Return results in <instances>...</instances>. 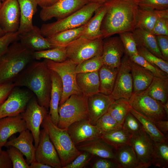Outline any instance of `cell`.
I'll return each instance as SVG.
<instances>
[{"instance_id":"1","label":"cell","mask_w":168,"mask_h":168,"mask_svg":"<svg viewBox=\"0 0 168 168\" xmlns=\"http://www.w3.org/2000/svg\"><path fill=\"white\" fill-rule=\"evenodd\" d=\"M105 13L101 26L103 39L136 28L139 7L133 0H110L104 4Z\"/></svg>"},{"instance_id":"2","label":"cell","mask_w":168,"mask_h":168,"mask_svg":"<svg viewBox=\"0 0 168 168\" xmlns=\"http://www.w3.org/2000/svg\"><path fill=\"white\" fill-rule=\"evenodd\" d=\"M15 86H24L36 96L39 104L49 109L52 87L51 70L43 61H33L15 79Z\"/></svg>"},{"instance_id":"3","label":"cell","mask_w":168,"mask_h":168,"mask_svg":"<svg viewBox=\"0 0 168 168\" xmlns=\"http://www.w3.org/2000/svg\"><path fill=\"white\" fill-rule=\"evenodd\" d=\"M33 52L20 42L12 43L0 58V85L13 82L34 60Z\"/></svg>"},{"instance_id":"4","label":"cell","mask_w":168,"mask_h":168,"mask_svg":"<svg viewBox=\"0 0 168 168\" xmlns=\"http://www.w3.org/2000/svg\"><path fill=\"white\" fill-rule=\"evenodd\" d=\"M58 155L63 168L72 162L81 152L72 142L67 129L58 127L52 122L49 114L42 124Z\"/></svg>"},{"instance_id":"5","label":"cell","mask_w":168,"mask_h":168,"mask_svg":"<svg viewBox=\"0 0 168 168\" xmlns=\"http://www.w3.org/2000/svg\"><path fill=\"white\" fill-rule=\"evenodd\" d=\"M101 4L89 2L68 16L57 21L42 25L40 28L42 35L49 37L60 31L77 28L85 25Z\"/></svg>"},{"instance_id":"6","label":"cell","mask_w":168,"mask_h":168,"mask_svg":"<svg viewBox=\"0 0 168 168\" xmlns=\"http://www.w3.org/2000/svg\"><path fill=\"white\" fill-rule=\"evenodd\" d=\"M87 97L82 92L71 95L58 108L59 120L57 126L67 129L73 123L88 119Z\"/></svg>"},{"instance_id":"7","label":"cell","mask_w":168,"mask_h":168,"mask_svg":"<svg viewBox=\"0 0 168 168\" xmlns=\"http://www.w3.org/2000/svg\"><path fill=\"white\" fill-rule=\"evenodd\" d=\"M44 61L48 67L56 72L61 79L63 92L59 105L64 102L72 95L81 92L76 82V64L68 58L62 62L47 59H44Z\"/></svg>"},{"instance_id":"8","label":"cell","mask_w":168,"mask_h":168,"mask_svg":"<svg viewBox=\"0 0 168 168\" xmlns=\"http://www.w3.org/2000/svg\"><path fill=\"white\" fill-rule=\"evenodd\" d=\"M103 39L89 40L80 37L65 47L68 58L77 65L94 57L101 55Z\"/></svg>"},{"instance_id":"9","label":"cell","mask_w":168,"mask_h":168,"mask_svg":"<svg viewBox=\"0 0 168 168\" xmlns=\"http://www.w3.org/2000/svg\"><path fill=\"white\" fill-rule=\"evenodd\" d=\"M128 100L132 108L153 122L168 120V115L162 105L144 91L133 92Z\"/></svg>"},{"instance_id":"10","label":"cell","mask_w":168,"mask_h":168,"mask_svg":"<svg viewBox=\"0 0 168 168\" xmlns=\"http://www.w3.org/2000/svg\"><path fill=\"white\" fill-rule=\"evenodd\" d=\"M33 96L29 89L15 86L6 100L0 105V119L22 113Z\"/></svg>"},{"instance_id":"11","label":"cell","mask_w":168,"mask_h":168,"mask_svg":"<svg viewBox=\"0 0 168 168\" xmlns=\"http://www.w3.org/2000/svg\"><path fill=\"white\" fill-rule=\"evenodd\" d=\"M48 111L45 107L40 105L36 98L33 96L24 111L21 114L27 129L33 135L35 148L39 142L40 127L45 116L48 114Z\"/></svg>"},{"instance_id":"12","label":"cell","mask_w":168,"mask_h":168,"mask_svg":"<svg viewBox=\"0 0 168 168\" xmlns=\"http://www.w3.org/2000/svg\"><path fill=\"white\" fill-rule=\"evenodd\" d=\"M133 92V81L128 57L124 54L118 68L114 86L110 95L114 100L120 98L129 100Z\"/></svg>"},{"instance_id":"13","label":"cell","mask_w":168,"mask_h":168,"mask_svg":"<svg viewBox=\"0 0 168 168\" xmlns=\"http://www.w3.org/2000/svg\"><path fill=\"white\" fill-rule=\"evenodd\" d=\"M153 141L143 128L140 133L130 137L129 144L136 155L137 168H147L151 166Z\"/></svg>"},{"instance_id":"14","label":"cell","mask_w":168,"mask_h":168,"mask_svg":"<svg viewBox=\"0 0 168 168\" xmlns=\"http://www.w3.org/2000/svg\"><path fill=\"white\" fill-rule=\"evenodd\" d=\"M89 2L86 0H59L49 7L42 8L40 17L44 21L55 18L63 19L76 11Z\"/></svg>"},{"instance_id":"15","label":"cell","mask_w":168,"mask_h":168,"mask_svg":"<svg viewBox=\"0 0 168 168\" xmlns=\"http://www.w3.org/2000/svg\"><path fill=\"white\" fill-rule=\"evenodd\" d=\"M35 161L52 168H62L57 151L48 134L44 129L40 131L39 142L35 149Z\"/></svg>"},{"instance_id":"16","label":"cell","mask_w":168,"mask_h":168,"mask_svg":"<svg viewBox=\"0 0 168 168\" xmlns=\"http://www.w3.org/2000/svg\"><path fill=\"white\" fill-rule=\"evenodd\" d=\"M20 13L17 0H6L0 8V26L6 33L17 31Z\"/></svg>"},{"instance_id":"17","label":"cell","mask_w":168,"mask_h":168,"mask_svg":"<svg viewBox=\"0 0 168 168\" xmlns=\"http://www.w3.org/2000/svg\"><path fill=\"white\" fill-rule=\"evenodd\" d=\"M104 39L101 55L104 64L118 68L125 53L123 43L119 36Z\"/></svg>"},{"instance_id":"18","label":"cell","mask_w":168,"mask_h":168,"mask_svg":"<svg viewBox=\"0 0 168 168\" xmlns=\"http://www.w3.org/2000/svg\"><path fill=\"white\" fill-rule=\"evenodd\" d=\"M72 142L76 146L84 142L100 138L101 133L96 125L91 124L88 119L76 121L67 129Z\"/></svg>"},{"instance_id":"19","label":"cell","mask_w":168,"mask_h":168,"mask_svg":"<svg viewBox=\"0 0 168 168\" xmlns=\"http://www.w3.org/2000/svg\"><path fill=\"white\" fill-rule=\"evenodd\" d=\"M114 100L110 95L99 92L87 97V106L89 120L95 125L96 121L106 113Z\"/></svg>"},{"instance_id":"20","label":"cell","mask_w":168,"mask_h":168,"mask_svg":"<svg viewBox=\"0 0 168 168\" xmlns=\"http://www.w3.org/2000/svg\"><path fill=\"white\" fill-rule=\"evenodd\" d=\"M19 40L23 45L33 52L56 47L42 35L40 29L35 26L20 34Z\"/></svg>"},{"instance_id":"21","label":"cell","mask_w":168,"mask_h":168,"mask_svg":"<svg viewBox=\"0 0 168 168\" xmlns=\"http://www.w3.org/2000/svg\"><path fill=\"white\" fill-rule=\"evenodd\" d=\"M34 139L32 133L28 129L20 133L19 136L7 141L5 146H12L20 151L25 156L29 165L35 161V147L33 144Z\"/></svg>"},{"instance_id":"22","label":"cell","mask_w":168,"mask_h":168,"mask_svg":"<svg viewBox=\"0 0 168 168\" xmlns=\"http://www.w3.org/2000/svg\"><path fill=\"white\" fill-rule=\"evenodd\" d=\"M27 129L21 114L0 119V146H5L13 135Z\"/></svg>"},{"instance_id":"23","label":"cell","mask_w":168,"mask_h":168,"mask_svg":"<svg viewBox=\"0 0 168 168\" xmlns=\"http://www.w3.org/2000/svg\"><path fill=\"white\" fill-rule=\"evenodd\" d=\"M80 144L76 146L79 151L88 152L94 156L115 160L116 149L100 137Z\"/></svg>"},{"instance_id":"24","label":"cell","mask_w":168,"mask_h":168,"mask_svg":"<svg viewBox=\"0 0 168 168\" xmlns=\"http://www.w3.org/2000/svg\"><path fill=\"white\" fill-rule=\"evenodd\" d=\"M51 76L49 114L52 122L57 126L59 120L58 108L63 92V85L60 78L56 72L51 70Z\"/></svg>"},{"instance_id":"25","label":"cell","mask_w":168,"mask_h":168,"mask_svg":"<svg viewBox=\"0 0 168 168\" xmlns=\"http://www.w3.org/2000/svg\"><path fill=\"white\" fill-rule=\"evenodd\" d=\"M128 63L133 79V92L145 90L151 83L154 75L151 72L131 60L129 57Z\"/></svg>"},{"instance_id":"26","label":"cell","mask_w":168,"mask_h":168,"mask_svg":"<svg viewBox=\"0 0 168 168\" xmlns=\"http://www.w3.org/2000/svg\"><path fill=\"white\" fill-rule=\"evenodd\" d=\"M76 80L81 92L86 97L99 92L98 71L77 73Z\"/></svg>"},{"instance_id":"27","label":"cell","mask_w":168,"mask_h":168,"mask_svg":"<svg viewBox=\"0 0 168 168\" xmlns=\"http://www.w3.org/2000/svg\"><path fill=\"white\" fill-rule=\"evenodd\" d=\"M106 11V7L104 4L101 5L95 11L94 16L85 24L81 37L89 40L103 39L100 29Z\"/></svg>"},{"instance_id":"28","label":"cell","mask_w":168,"mask_h":168,"mask_svg":"<svg viewBox=\"0 0 168 168\" xmlns=\"http://www.w3.org/2000/svg\"><path fill=\"white\" fill-rule=\"evenodd\" d=\"M20 10V23L18 31L21 34L31 29L33 17L37 11L36 0H17Z\"/></svg>"},{"instance_id":"29","label":"cell","mask_w":168,"mask_h":168,"mask_svg":"<svg viewBox=\"0 0 168 168\" xmlns=\"http://www.w3.org/2000/svg\"><path fill=\"white\" fill-rule=\"evenodd\" d=\"M132 33L137 47H144L155 56L163 59L154 35L139 28H136Z\"/></svg>"},{"instance_id":"30","label":"cell","mask_w":168,"mask_h":168,"mask_svg":"<svg viewBox=\"0 0 168 168\" xmlns=\"http://www.w3.org/2000/svg\"><path fill=\"white\" fill-rule=\"evenodd\" d=\"M144 91L164 105L168 101V78L154 76L151 83Z\"/></svg>"},{"instance_id":"31","label":"cell","mask_w":168,"mask_h":168,"mask_svg":"<svg viewBox=\"0 0 168 168\" xmlns=\"http://www.w3.org/2000/svg\"><path fill=\"white\" fill-rule=\"evenodd\" d=\"M118 68L104 64L100 68L98 71L99 92L108 95L111 94L115 84Z\"/></svg>"},{"instance_id":"32","label":"cell","mask_w":168,"mask_h":168,"mask_svg":"<svg viewBox=\"0 0 168 168\" xmlns=\"http://www.w3.org/2000/svg\"><path fill=\"white\" fill-rule=\"evenodd\" d=\"M115 160L119 168H137V157L133 147L128 144L116 149Z\"/></svg>"},{"instance_id":"33","label":"cell","mask_w":168,"mask_h":168,"mask_svg":"<svg viewBox=\"0 0 168 168\" xmlns=\"http://www.w3.org/2000/svg\"><path fill=\"white\" fill-rule=\"evenodd\" d=\"M85 26L63 30L47 38L56 47H66L82 36Z\"/></svg>"},{"instance_id":"34","label":"cell","mask_w":168,"mask_h":168,"mask_svg":"<svg viewBox=\"0 0 168 168\" xmlns=\"http://www.w3.org/2000/svg\"><path fill=\"white\" fill-rule=\"evenodd\" d=\"M130 112L139 120L145 131L153 141L168 142V138L158 130L153 121L138 113L132 107Z\"/></svg>"},{"instance_id":"35","label":"cell","mask_w":168,"mask_h":168,"mask_svg":"<svg viewBox=\"0 0 168 168\" xmlns=\"http://www.w3.org/2000/svg\"><path fill=\"white\" fill-rule=\"evenodd\" d=\"M158 17L156 10L139 7L137 17L136 28H139L151 32Z\"/></svg>"},{"instance_id":"36","label":"cell","mask_w":168,"mask_h":168,"mask_svg":"<svg viewBox=\"0 0 168 168\" xmlns=\"http://www.w3.org/2000/svg\"><path fill=\"white\" fill-rule=\"evenodd\" d=\"M152 165L161 168L168 167V142H153Z\"/></svg>"},{"instance_id":"37","label":"cell","mask_w":168,"mask_h":168,"mask_svg":"<svg viewBox=\"0 0 168 168\" xmlns=\"http://www.w3.org/2000/svg\"><path fill=\"white\" fill-rule=\"evenodd\" d=\"M131 108L128 99L120 98L115 100L110 105L108 112L119 123L122 125L126 115Z\"/></svg>"},{"instance_id":"38","label":"cell","mask_w":168,"mask_h":168,"mask_svg":"<svg viewBox=\"0 0 168 168\" xmlns=\"http://www.w3.org/2000/svg\"><path fill=\"white\" fill-rule=\"evenodd\" d=\"M34 59H49L57 62H62L68 59L65 47H58L33 52Z\"/></svg>"},{"instance_id":"39","label":"cell","mask_w":168,"mask_h":168,"mask_svg":"<svg viewBox=\"0 0 168 168\" xmlns=\"http://www.w3.org/2000/svg\"><path fill=\"white\" fill-rule=\"evenodd\" d=\"M100 138L115 149L122 146L129 144L130 137L122 128L115 131L102 133Z\"/></svg>"},{"instance_id":"40","label":"cell","mask_w":168,"mask_h":168,"mask_svg":"<svg viewBox=\"0 0 168 168\" xmlns=\"http://www.w3.org/2000/svg\"><path fill=\"white\" fill-rule=\"evenodd\" d=\"M95 125L101 134L121 129L123 125L119 123L108 112L101 117Z\"/></svg>"},{"instance_id":"41","label":"cell","mask_w":168,"mask_h":168,"mask_svg":"<svg viewBox=\"0 0 168 168\" xmlns=\"http://www.w3.org/2000/svg\"><path fill=\"white\" fill-rule=\"evenodd\" d=\"M104 65L101 55L96 56L84 61L77 65L76 73H87L98 71Z\"/></svg>"},{"instance_id":"42","label":"cell","mask_w":168,"mask_h":168,"mask_svg":"<svg viewBox=\"0 0 168 168\" xmlns=\"http://www.w3.org/2000/svg\"><path fill=\"white\" fill-rule=\"evenodd\" d=\"M137 49L139 54L152 65L168 74V61L157 57L144 47H137Z\"/></svg>"},{"instance_id":"43","label":"cell","mask_w":168,"mask_h":168,"mask_svg":"<svg viewBox=\"0 0 168 168\" xmlns=\"http://www.w3.org/2000/svg\"><path fill=\"white\" fill-rule=\"evenodd\" d=\"M158 17L151 32L155 35H168V9L156 10Z\"/></svg>"},{"instance_id":"44","label":"cell","mask_w":168,"mask_h":168,"mask_svg":"<svg viewBox=\"0 0 168 168\" xmlns=\"http://www.w3.org/2000/svg\"><path fill=\"white\" fill-rule=\"evenodd\" d=\"M122 128L130 137L140 133L143 127L139 120L129 112L125 117Z\"/></svg>"},{"instance_id":"45","label":"cell","mask_w":168,"mask_h":168,"mask_svg":"<svg viewBox=\"0 0 168 168\" xmlns=\"http://www.w3.org/2000/svg\"><path fill=\"white\" fill-rule=\"evenodd\" d=\"M135 63L143 67L151 72L154 76L168 78V74L155 66L138 54L128 56Z\"/></svg>"},{"instance_id":"46","label":"cell","mask_w":168,"mask_h":168,"mask_svg":"<svg viewBox=\"0 0 168 168\" xmlns=\"http://www.w3.org/2000/svg\"><path fill=\"white\" fill-rule=\"evenodd\" d=\"M12 161L13 168H30L23 157V154L18 149L12 146L8 147L7 151Z\"/></svg>"},{"instance_id":"47","label":"cell","mask_w":168,"mask_h":168,"mask_svg":"<svg viewBox=\"0 0 168 168\" xmlns=\"http://www.w3.org/2000/svg\"><path fill=\"white\" fill-rule=\"evenodd\" d=\"M118 34L123 44L125 54L128 56L138 54L132 32H125Z\"/></svg>"},{"instance_id":"48","label":"cell","mask_w":168,"mask_h":168,"mask_svg":"<svg viewBox=\"0 0 168 168\" xmlns=\"http://www.w3.org/2000/svg\"><path fill=\"white\" fill-rule=\"evenodd\" d=\"M136 2L142 8L158 10L168 9V0H138Z\"/></svg>"},{"instance_id":"49","label":"cell","mask_w":168,"mask_h":168,"mask_svg":"<svg viewBox=\"0 0 168 168\" xmlns=\"http://www.w3.org/2000/svg\"><path fill=\"white\" fill-rule=\"evenodd\" d=\"M19 33L17 31L7 33L0 37V58L5 53L12 43L19 40Z\"/></svg>"},{"instance_id":"50","label":"cell","mask_w":168,"mask_h":168,"mask_svg":"<svg viewBox=\"0 0 168 168\" xmlns=\"http://www.w3.org/2000/svg\"><path fill=\"white\" fill-rule=\"evenodd\" d=\"M83 152L63 168H82L85 166L94 156L88 152Z\"/></svg>"},{"instance_id":"51","label":"cell","mask_w":168,"mask_h":168,"mask_svg":"<svg viewBox=\"0 0 168 168\" xmlns=\"http://www.w3.org/2000/svg\"><path fill=\"white\" fill-rule=\"evenodd\" d=\"M157 45L164 60L168 61V35H155Z\"/></svg>"},{"instance_id":"52","label":"cell","mask_w":168,"mask_h":168,"mask_svg":"<svg viewBox=\"0 0 168 168\" xmlns=\"http://www.w3.org/2000/svg\"><path fill=\"white\" fill-rule=\"evenodd\" d=\"M92 168H119L114 160L98 157L92 166Z\"/></svg>"},{"instance_id":"53","label":"cell","mask_w":168,"mask_h":168,"mask_svg":"<svg viewBox=\"0 0 168 168\" xmlns=\"http://www.w3.org/2000/svg\"><path fill=\"white\" fill-rule=\"evenodd\" d=\"M15 86L13 82L0 85V105L6 100Z\"/></svg>"},{"instance_id":"54","label":"cell","mask_w":168,"mask_h":168,"mask_svg":"<svg viewBox=\"0 0 168 168\" xmlns=\"http://www.w3.org/2000/svg\"><path fill=\"white\" fill-rule=\"evenodd\" d=\"M12 167V163L7 152L2 151L0 153V168Z\"/></svg>"},{"instance_id":"55","label":"cell","mask_w":168,"mask_h":168,"mask_svg":"<svg viewBox=\"0 0 168 168\" xmlns=\"http://www.w3.org/2000/svg\"><path fill=\"white\" fill-rule=\"evenodd\" d=\"M154 122L158 130L168 138V120H158Z\"/></svg>"},{"instance_id":"56","label":"cell","mask_w":168,"mask_h":168,"mask_svg":"<svg viewBox=\"0 0 168 168\" xmlns=\"http://www.w3.org/2000/svg\"><path fill=\"white\" fill-rule=\"evenodd\" d=\"M38 4L42 8H46L51 6L59 0H36Z\"/></svg>"},{"instance_id":"57","label":"cell","mask_w":168,"mask_h":168,"mask_svg":"<svg viewBox=\"0 0 168 168\" xmlns=\"http://www.w3.org/2000/svg\"><path fill=\"white\" fill-rule=\"evenodd\" d=\"M30 168H52L49 165L35 161L30 165Z\"/></svg>"},{"instance_id":"58","label":"cell","mask_w":168,"mask_h":168,"mask_svg":"<svg viewBox=\"0 0 168 168\" xmlns=\"http://www.w3.org/2000/svg\"><path fill=\"white\" fill-rule=\"evenodd\" d=\"M89 2L95 3L100 4H103L110 0H86Z\"/></svg>"},{"instance_id":"59","label":"cell","mask_w":168,"mask_h":168,"mask_svg":"<svg viewBox=\"0 0 168 168\" xmlns=\"http://www.w3.org/2000/svg\"><path fill=\"white\" fill-rule=\"evenodd\" d=\"M162 106L167 115H168V101Z\"/></svg>"},{"instance_id":"60","label":"cell","mask_w":168,"mask_h":168,"mask_svg":"<svg viewBox=\"0 0 168 168\" xmlns=\"http://www.w3.org/2000/svg\"><path fill=\"white\" fill-rule=\"evenodd\" d=\"M6 33L3 31L0 26V37Z\"/></svg>"},{"instance_id":"61","label":"cell","mask_w":168,"mask_h":168,"mask_svg":"<svg viewBox=\"0 0 168 168\" xmlns=\"http://www.w3.org/2000/svg\"><path fill=\"white\" fill-rule=\"evenodd\" d=\"M2 147L1 146H0V153L2 152Z\"/></svg>"},{"instance_id":"62","label":"cell","mask_w":168,"mask_h":168,"mask_svg":"<svg viewBox=\"0 0 168 168\" xmlns=\"http://www.w3.org/2000/svg\"><path fill=\"white\" fill-rule=\"evenodd\" d=\"M2 3L1 2V1H0V8L1 6Z\"/></svg>"},{"instance_id":"63","label":"cell","mask_w":168,"mask_h":168,"mask_svg":"<svg viewBox=\"0 0 168 168\" xmlns=\"http://www.w3.org/2000/svg\"><path fill=\"white\" fill-rule=\"evenodd\" d=\"M5 0H0V1H2V2H3V1H5Z\"/></svg>"},{"instance_id":"64","label":"cell","mask_w":168,"mask_h":168,"mask_svg":"<svg viewBox=\"0 0 168 168\" xmlns=\"http://www.w3.org/2000/svg\"><path fill=\"white\" fill-rule=\"evenodd\" d=\"M134 0V1H137L138 0Z\"/></svg>"}]
</instances>
